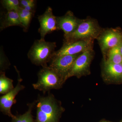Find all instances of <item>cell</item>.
I'll return each mask as SVG.
<instances>
[{"label":"cell","mask_w":122,"mask_h":122,"mask_svg":"<svg viewBox=\"0 0 122 122\" xmlns=\"http://www.w3.org/2000/svg\"><path fill=\"white\" fill-rule=\"evenodd\" d=\"M56 47V42L46 41L45 39L36 40L28 53L31 62L37 66H47L53 58Z\"/></svg>","instance_id":"1"},{"label":"cell","mask_w":122,"mask_h":122,"mask_svg":"<svg viewBox=\"0 0 122 122\" xmlns=\"http://www.w3.org/2000/svg\"><path fill=\"white\" fill-rule=\"evenodd\" d=\"M35 122H58L61 109L53 95L39 97Z\"/></svg>","instance_id":"2"},{"label":"cell","mask_w":122,"mask_h":122,"mask_svg":"<svg viewBox=\"0 0 122 122\" xmlns=\"http://www.w3.org/2000/svg\"><path fill=\"white\" fill-rule=\"evenodd\" d=\"M102 32L96 21L91 18L81 20L77 28L73 33L64 36V43L81 40H94L97 38Z\"/></svg>","instance_id":"3"},{"label":"cell","mask_w":122,"mask_h":122,"mask_svg":"<svg viewBox=\"0 0 122 122\" xmlns=\"http://www.w3.org/2000/svg\"><path fill=\"white\" fill-rule=\"evenodd\" d=\"M37 82L33 84L35 89L46 92L54 89H59L64 83V80L49 66H43L38 73Z\"/></svg>","instance_id":"4"},{"label":"cell","mask_w":122,"mask_h":122,"mask_svg":"<svg viewBox=\"0 0 122 122\" xmlns=\"http://www.w3.org/2000/svg\"><path fill=\"white\" fill-rule=\"evenodd\" d=\"M79 54L54 56L50 61L49 66L54 70L65 81L75 61Z\"/></svg>","instance_id":"5"},{"label":"cell","mask_w":122,"mask_h":122,"mask_svg":"<svg viewBox=\"0 0 122 122\" xmlns=\"http://www.w3.org/2000/svg\"><path fill=\"white\" fill-rule=\"evenodd\" d=\"M93 41L89 39L63 43L61 48L55 52L54 56L80 54L86 51L93 49Z\"/></svg>","instance_id":"6"},{"label":"cell","mask_w":122,"mask_h":122,"mask_svg":"<svg viewBox=\"0 0 122 122\" xmlns=\"http://www.w3.org/2000/svg\"><path fill=\"white\" fill-rule=\"evenodd\" d=\"M97 38L102 51L106 53L122 44V33L117 30L110 29L102 32Z\"/></svg>","instance_id":"7"},{"label":"cell","mask_w":122,"mask_h":122,"mask_svg":"<svg viewBox=\"0 0 122 122\" xmlns=\"http://www.w3.org/2000/svg\"><path fill=\"white\" fill-rule=\"evenodd\" d=\"M94 53L92 49L79 54L75 61L72 69L66 78V81L72 76L78 77L86 72L89 67Z\"/></svg>","instance_id":"8"},{"label":"cell","mask_w":122,"mask_h":122,"mask_svg":"<svg viewBox=\"0 0 122 122\" xmlns=\"http://www.w3.org/2000/svg\"><path fill=\"white\" fill-rule=\"evenodd\" d=\"M57 17L54 15L52 9L48 7L42 15L38 16L40 24L38 32L41 36V39H45L46 35L58 30Z\"/></svg>","instance_id":"9"},{"label":"cell","mask_w":122,"mask_h":122,"mask_svg":"<svg viewBox=\"0 0 122 122\" xmlns=\"http://www.w3.org/2000/svg\"><path fill=\"white\" fill-rule=\"evenodd\" d=\"M22 80L18 77L16 86L13 89L8 93L1 96L0 98V111L5 115L8 116L12 119L15 117L11 112L12 106L16 102L15 98L17 95L21 91L25 88V86L21 84Z\"/></svg>","instance_id":"10"},{"label":"cell","mask_w":122,"mask_h":122,"mask_svg":"<svg viewBox=\"0 0 122 122\" xmlns=\"http://www.w3.org/2000/svg\"><path fill=\"white\" fill-rule=\"evenodd\" d=\"M56 19L58 30H63L64 36L73 33L81 20L76 17L70 11H68L62 16L57 17Z\"/></svg>","instance_id":"11"},{"label":"cell","mask_w":122,"mask_h":122,"mask_svg":"<svg viewBox=\"0 0 122 122\" xmlns=\"http://www.w3.org/2000/svg\"><path fill=\"white\" fill-rule=\"evenodd\" d=\"M14 26L23 27L20 21L18 11L14 10L4 13L1 17L0 30Z\"/></svg>","instance_id":"12"},{"label":"cell","mask_w":122,"mask_h":122,"mask_svg":"<svg viewBox=\"0 0 122 122\" xmlns=\"http://www.w3.org/2000/svg\"><path fill=\"white\" fill-rule=\"evenodd\" d=\"M104 71L110 77L115 79H122V64H114L105 61Z\"/></svg>","instance_id":"13"},{"label":"cell","mask_w":122,"mask_h":122,"mask_svg":"<svg viewBox=\"0 0 122 122\" xmlns=\"http://www.w3.org/2000/svg\"><path fill=\"white\" fill-rule=\"evenodd\" d=\"M13 80L5 76L4 72H0V93L5 95L13 89Z\"/></svg>","instance_id":"14"},{"label":"cell","mask_w":122,"mask_h":122,"mask_svg":"<svg viewBox=\"0 0 122 122\" xmlns=\"http://www.w3.org/2000/svg\"><path fill=\"white\" fill-rule=\"evenodd\" d=\"M120 45L112 48L107 52V61L114 64H122V56Z\"/></svg>","instance_id":"15"},{"label":"cell","mask_w":122,"mask_h":122,"mask_svg":"<svg viewBox=\"0 0 122 122\" xmlns=\"http://www.w3.org/2000/svg\"><path fill=\"white\" fill-rule=\"evenodd\" d=\"M18 12L23 28L27 29L30 24L33 13L21 7L18 11Z\"/></svg>","instance_id":"16"},{"label":"cell","mask_w":122,"mask_h":122,"mask_svg":"<svg viewBox=\"0 0 122 122\" xmlns=\"http://www.w3.org/2000/svg\"><path fill=\"white\" fill-rule=\"evenodd\" d=\"M35 102L29 104L28 110L22 115L15 116V117L12 119L11 122H34L32 111Z\"/></svg>","instance_id":"17"},{"label":"cell","mask_w":122,"mask_h":122,"mask_svg":"<svg viewBox=\"0 0 122 122\" xmlns=\"http://www.w3.org/2000/svg\"><path fill=\"white\" fill-rule=\"evenodd\" d=\"M1 4L7 11H18L20 8V1L18 0H2Z\"/></svg>","instance_id":"18"},{"label":"cell","mask_w":122,"mask_h":122,"mask_svg":"<svg viewBox=\"0 0 122 122\" xmlns=\"http://www.w3.org/2000/svg\"><path fill=\"white\" fill-rule=\"evenodd\" d=\"M20 7L21 8H25L36 2L34 0H20Z\"/></svg>","instance_id":"19"},{"label":"cell","mask_w":122,"mask_h":122,"mask_svg":"<svg viewBox=\"0 0 122 122\" xmlns=\"http://www.w3.org/2000/svg\"><path fill=\"white\" fill-rule=\"evenodd\" d=\"M35 7H36V2L33 3L32 4L29 5L28 7L24 8V9L34 13L35 12Z\"/></svg>","instance_id":"20"},{"label":"cell","mask_w":122,"mask_h":122,"mask_svg":"<svg viewBox=\"0 0 122 122\" xmlns=\"http://www.w3.org/2000/svg\"><path fill=\"white\" fill-rule=\"evenodd\" d=\"M120 52H121V54L122 56V44H121L120 45Z\"/></svg>","instance_id":"21"}]
</instances>
